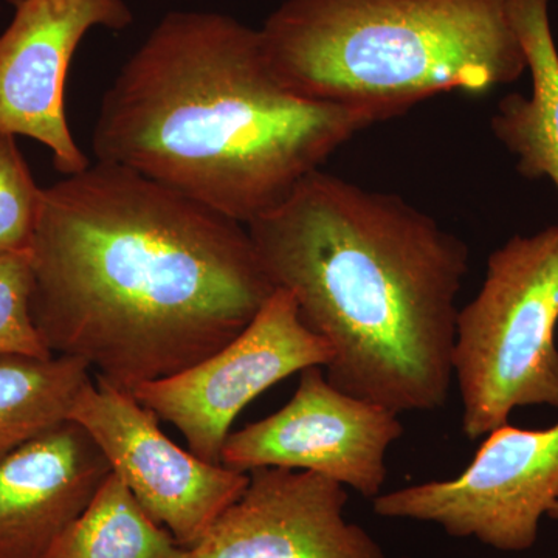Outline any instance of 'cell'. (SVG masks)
<instances>
[{"label":"cell","instance_id":"cell-1","mask_svg":"<svg viewBox=\"0 0 558 558\" xmlns=\"http://www.w3.org/2000/svg\"><path fill=\"white\" fill-rule=\"evenodd\" d=\"M28 259L44 343L128 392L215 354L275 292L244 223L98 160L43 189Z\"/></svg>","mask_w":558,"mask_h":558},{"label":"cell","instance_id":"cell-2","mask_svg":"<svg viewBox=\"0 0 558 558\" xmlns=\"http://www.w3.org/2000/svg\"><path fill=\"white\" fill-rule=\"evenodd\" d=\"M245 227L271 284L329 344L330 385L399 416L444 409L469 270L461 238L323 170Z\"/></svg>","mask_w":558,"mask_h":558},{"label":"cell","instance_id":"cell-3","mask_svg":"<svg viewBox=\"0 0 558 558\" xmlns=\"http://www.w3.org/2000/svg\"><path fill=\"white\" fill-rule=\"evenodd\" d=\"M376 123L286 87L259 31L171 11L102 95L92 150L247 226Z\"/></svg>","mask_w":558,"mask_h":558},{"label":"cell","instance_id":"cell-4","mask_svg":"<svg viewBox=\"0 0 558 558\" xmlns=\"http://www.w3.org/2000/svg\"><path fill=\"white\" fill-rule=\"evenodd\" d=\"M259 33L290 90L379 121L527 70L510 0H286Z\"/></svg>","mask_w":558,"mask_h":558},{"label":"cell","instance_id":"cell-5","mask_svg":"<svg viewBox=\"0 0 558 558\" xmlns=\"http://www.w3.org/2000/svg\"><path fill=\"white\" fill-rule=\"evenodd\" d=\"M558 226L492 253L478 295L458 311L451 368L470 440L519 407L558 410Z\"/></svg>","mask_w":558,"mask_h":558},{"label":"cell","instance_id":"cell-6","mask_svg":"<svg viewBox=\"0 0 558 558\" xmlns=\"http://www.w3.org/2000/svg\"><path fill=\"white\" fill-rule=\"evenodd\" d=\"M558 498V421L545 429L505 424L488 433L468 469L380 494L384 519L436 524L450 537L476 538L505 553L531 549L539 520Z\"/></svg>","mask_w":558,"mask_h":558},{"label":"cell","instance_id":"cell-7","mask_svg":"<svg viewBox=\"0 0 558 558\" xmlns=\"http://www.w3.org/2000/svg\"><path fill=\"white\" fill-rule=\"evenodd\" d=\"M329 344L301 319L295 301L275 289L252 323L215 354L131 395L182 433L191 453L220 464L223 444L242 410L293 374L326 365Z\"/></svg>","mask_w":558,"mask_h":558},{"label":"cell","instance_id":"cell-8","mask_svg":"<svg viewBox=\"0 0 558 558\" xmlns=\"http://www.w3.org/2000/svg\"><path fill=\"white\" fill-rule=\"evenodd\" d=\"M402 435L399 414L341 391L311 366L282 409L230 433L220 464L242 473L307 470L374 499L387 481L389 447Z\"/></svg>","mask_w":558,"mask_h":558},{"label":"cell","instance_id":"cell-9","mask_svg":"<svg viewBox=\"0 0 558 558\" xmlns=\"http://www.w3.org/2000/svg\"><path fill=\"white\" fill-rule=\"evenodd\" d=\"M70 421L89 433L110 472L183 548L196 545L247 487L248 473L180 449L153 411L106 381H90L81 391Z\"/></svg>","mask_w":558,"mask_h":558},{"label":"cell","instance_id":"cell-10","mask_svg":"<svg viewBox=\"0 0 558 558\" xmlns=\"http://www.w3.org/2000/svg\"><path fill=\"white\" fill-rule=\"evenodd\" d=\"M14 16L0 35V135L28 137L51 150L64 175L90 161L70 132L64 89L69 65L92 28L132 24L126 0H11Z\"/></svg>","mask_w":558,"mask_h":558},{"label":"cell","instance_id":"cell-11","mask_svg":"<svg viewBox=\"0 0 558 558\" xmlns=\"http://www.w3.org/2000/svg\"><path fill=\"white\" fill-rule=\"evenodd\" d=\"M347 490L307 470L259 468L183 558H387L369 532L344 519Z\"/></svg>","mask_w":558,"mask_h":558},{"label":"cell","instance_id":"cell-12","mask_svg":"<svg viewBox=\"0 0 558 558\" xmlns=\"http://www.w3.org/2000/svg\"><path fill=\"white\" fill-rule=\"evenodd\" d=\"M108 459L73 421L0 458V558H44L110 475Z\"/></svg>","mask_w":558,"mask_h":558},{"label":"cell","instance_id":"cell-13","mask_svg":"<svg viewBox=\"0 0 558 558\" xmlns=\"http://www.w3.org/2000/svg\"><path fill=\"white\" fill-rule=\"evenodd\" d=\"M510 13L531 72L529 97L510 94L492 117L495 137L519 157L524 178H548L558 190V50L549 0H510Z\"/></svg>","mask_w":558,"mask_h":558},{"label":"cell","instance_id":"cell-14","mask_svg":"<svg viewBox=\"0 0 558 558\" xmlns=\"http://www.w3.org/2000/svg\"><path fill=\"white\" fill-rule=\"evenodd\" d=\"M90 373L68 355L0 357V458L70 421Z\"/></svg>","mask_w":558,"mask_h":558},{"label":"cell","instance_id":"cell-15","mask_svg":"<svg viewBox=\"0 0 558 558\" xmlns=\"http://www.w3.org/2000/svg\"><path fill=\"white\" fill-rule=\"evenodd\" d=\"M183 550L110 473L44 558H183Z\"/></svg>","mask_w":558,"mask_h":558},{"label":"cell","instance_id":"cell-16","mask_svg":"<svg viewBox=\"0 0 558 558\" xmlns=\"http://www.w3.org/2000/svg\"><path fill=\"white\" fill-rule=\"evenodd\" d=\"M43 189L13 135H0V255L31 247Z\"/></svg>","mask_w":558,"mask_h":558},{"label":"cell","instance_id":"cell-17","mask_svg":"<svg viewBox=\"0 0 558 558\" xmlns=\"http://www.w3.org/2000/svg\"><path fill=\"white\" fill-rule=\"evenodd\" d=\"M32 270L28 250L0 255V357L54 355L32 317Z\"/></svg>","mask_w":558,"mask_h":558},{"label":"cell","instance_id":"cell-18","mask_svg":"<svg viewBox=\"0 0 558 558\" xmlns=\"http://www.w3.org/2000/svg\"><path fill=\"white\" fill-rule=\"evenodd\" d=\"M548 517L554 520H558V498L554 502L553 508L549 509Z\"/></svg>","mask_w":558,"mask_h":558},{"label":"cell","instance_id":"cell-19","mask_svg":"<svg viewBox=\"0 0 558 558\" xmlns=\"http://www.w3.org/2000/svg\"><path fill=\"white\" fill-rule=\"evenodd\" d=\"M399 558H410V557H399Z\"/></svg>","mask_w":558,"mask_h":558}]
</instances>
